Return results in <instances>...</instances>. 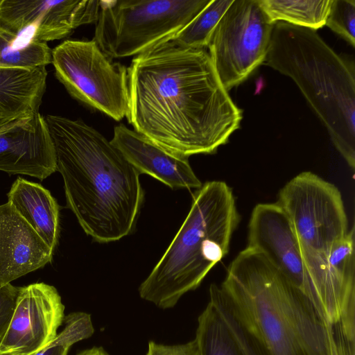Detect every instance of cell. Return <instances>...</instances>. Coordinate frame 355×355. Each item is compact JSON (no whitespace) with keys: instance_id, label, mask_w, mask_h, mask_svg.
Listing matches in <instances>:
<instances>
[{"instance_id":"6da1fadb","label":"cell","mask_w":355,"mask_h":355,"mask_svg":"<svg viewBox=\"0 0 355 355\" xmlns=\"http://www.w3.org/2000/svg\"><path fill=\"white\" fill-rule=\"evenodd\" d=\"M128 83V123L173 153H214L240 127L242 111L205 49L160 44L132 59Z\"/></svg>"},{"instance_id":"7a4b0ae2","label":"cell","mask_w":355,"mask_h":355,"mask_svg":"<svg viewBox=\"0 0 355 355\" xmlns=\"http://www.w3.org/2000/svg\"><path fill=\"white\" fill-rule=\"evenodd\" d=\"M45 117L67 205L98 243L131 234L144 198L140 173L101 133L83 121Z\"/></svg>"},{"instance_id":"3957f363","label":"cell","mask_w":355,"mask_h":355,"mask_svg":"<svg viewBox=\"0 0 355 355\" xmlns=\"http://www.w3.org/2000/svg\"><path fill=\"white\" fill-rule=\"evenodd\" d=\"M220 287L239 319L271 355H334L331 327L259 252L241 251Z\"/></svg>"},{"instance_id":"277c9868","label":"cell","mask_w":355,"mask_h":355,"mask_svg":"<svg viewBox=\"0 0 355 355\" xmlns=\"http://www.w3.org/2000/svg\"><path fill=\"white\" fill-rule=\"evenodd\" d=\"M263 63L294 81L354 170V61L336 53L316 31L278 21Z\"/></svg>"},{"instance_id":"5b68a950","label":"cell","mask_w":355,"mask_h":355,"mask_svg":"<svg viewBox=\"0 0 355 355\" xmlns=\"http://www.w3.org/2000/svg\"><path fill=\"white\" fill-rule=\"evenodd\" d=\"M239 220L232 189L225 182L202 184L178 232L140 284L141 298L162 309L174 307L228 253Z\"/></svg>"},{"instance_id":"8992f818","label":"cell","mask_w":355,"mask_h":355,"mask_svg":"<svg viewBox=\"0 0 355 355\" xmlns=\"http://www.w3.org/2000/svg\"><path fill=\"white\" fill-rule=\"evenodd\" d=\"M276 203L288 218L298 242L313 305L323 318L338 316L354 295L334 277L328 263L334 247L349 230L340 191L306 171L284 185Z\"/></svg>"},{"instance_id":"52a82bcc","label":"cell","mask_w":355,"mask_h":355,"mask_svg":"<svg viewBox=\"0 0 355 355\" xmlns=\"http://www.w3.org/2000/svg\"><path fill=\"white\" fill-rule=\"evenodd\" d=\"M211 0H101L94 40L112 59L171 41Z\"/></svg>"},{"instance_id":"ba28073f","label":"cell","mask_w":355,"mask_h":355,"mask_svg":"<svg viewBox=\"0 0 355 355\" xmlns=\"http://www.w3.org/2000/svg\"><path fill=\"white\" fill-rule=\"evenodd\" d=\"M58 80L91 110L121 121L129 109L128 68L114 62L92 40H67L52 49Z\"/></svg>"},{"instance_id":"9c48e42d","label":"cell","mask_w":355,"mask_h":355,"mask_svg":"<svg viewBox=\"0 0 355 355\" xmlns=\"http://www.w3.org/2000/svg\"><path fill=\"white\" fill-rule=\"evenodd\" d=\"M273 26L259 0H233L207 46L216 72L227 91L245 81L264 62Z\"/></svg>"},{"instance_id":"30bf717a","label":"cell","mask_w":355,"mask_h":355,"mask_svg":"<svg viewBox=\"0 0 355 355\" xmlns=\"http://www.w3.org/2000/svg\"><path fill=\"white\" fill-rule=\"evenodd\" d=\"M98 0H0V31L28 42H46L95 24Z\"/></svg>"},{"instance_id":"8fae6325","label":"cell","mask_w":355,"mask_h":355,"mask_svg":"<svg viewBox=\"0 0 355 355\" xmlns=\"http://www.w3.org/2000/svg\"><path fill=\"white\" fill-rule=\"evenodd\" d=\"M64 306L57 289L45 283L19 287L8 329L0 341V355H33L58 335Z\"/></svg>"},{"instance_id":"7c38bea8","label":"cell","mask_w":355,"mask_h":355,"mask_svg":"<svg viewBox=\"0 0 355 355\" xmlns=\"http://www.w3.org/2000/svg\"><path fill=\"white\" fill-rule=\"evenodd\" d=\"M247 247L261 253L312 303L298 242L288 218L277 203L254 207L248 225Z\"/></svg>"},{"instance_id":"4fadbf2b","label":"cell","mask_w":355,"mask_h":355,"mask_svg":"<svg viewBox=\"0 0 355 355\" xmlns=\"http://www.w3.org/2000/svg\"><path fill=\"white\" fill-rule=\"evenodd\" d=\"M0 171L41 180L57 171L54 144L39 112L0 132Z\"/></svg>"},{"instance_id":"5bb4252c","label":"cell","mask_w":355,"mask_h":355,"mask_svg":"<svg viewBox=\"0 0 355 355\" xmlns=\"http://www.w3.org/2000/svg\"><path fill=\"white\" fill-rule=\"evenodd\" d=\"M110 141L140 174H147L173 189H198L202 186L188 157L166 150L122 123L115 126Z\"/></svg>"},{"instance_id":"9a60e30c","label":"cell","mask_w":355,"mask_h":355,"mask_svg":"<svg viewBox=\"0 0 355 355\" xmlns=\"http://www.w3.org/2000/svg\"><path fill=\"white\" fill-rule=\"evenodd\" d=\"M53 251L10 202L0 205V288L44 267Z\"/></svg>"},{"instance_id":"2e32d148","label":"cell","mask_w":355,"mask_h":355,"mask_svg":"<svg viewBox=\"0 0 355 355\" xmlns=\"http://www.w3.org/2000/svg\"><path fill=\"white\" fill-rule=\"evenodd\" d=\"M18 214L54 250L59 237V205L41 184L18 178L7 194Z\"/></svg>"},{"instance_id":"e0dca14e","label":"cell","mask_w":355,"mask_h":355,"mask_svg":"<svg viewBox=\"0 0 355 355\" xmlns=\"http://www.w3.org/2000/svg\"><path fill=\"white\" fill-rule=\"evenodd\" d=\"M272 24L278 21L316 31L325 25L331 0H259Z\"/></svg>"},{"instance_id":"ac0fdd59","label":"cell","mask_w":355,"mask_h":355,"mask_svg":"<svg viewBox=\"0 0 355 355\" xmlns=\"http://www.w3.org/2000/svg\"><path fill=\"white\" fill-rule=\"evenodd\" d=\"M195 340L199 355H245L223 318L210 302L198 318Z\"/></svg>"},{"instance_id":"d6986e66","label":"cell","mask_w":355,"mask_h":355,"mask_svg":"<svg viewBox=\"0 0 355 355\" xmlns=\"http://www.w3.org/2000/svg\"><path fill=\"white\" fill-rule=\"evenodd\" d=\"M232 1L233 0H211L171 42L183 48L205 49L216 25Z\"/></svg>"},{"instance_id":"ffe728a7","label":"cell","mask_w":355,"mask_h":355,"mask_svg":"<svg viewBox=\"0 0 355 355\" xmlns=\"http://www.w3.org/2000/svg\"><path fill=\"white\" fill-rule=\"evenodd\" d=\"M209 302L218 311L234 336L245 355H271L266 347L243 325L234 313L220 286L211 284Z\"/></svg>"},{"instance_id":"44dd1931","label":"cell","mask_w":355,"mask_h":355,"mask_svg":"<svg viewBox=\"0 0 355 355\" xmlns=\"http://www.w3.org/2000/svg\"><path fill=\"white\" fill-rule=\"evenodd\" d=\"M64 326L60 333L46 347L33 355H67L70 347L94 333L91 315L82 311L73 312L64 317Z\"/></svg>"},{"instance_id":"7402d4cb","label":"cell","mask_w":355,"mask_h":355,"mask_svg":"<svg viewBox=\"0 0 355 355\" xmlns=\"http://www.w3.org/2000/svg\"><path fill=\"white\" fill-rule=\"evenodd\" d=\"M52 49L46 42H33L17 48L10 47L0 33V65L35 69L51 63Z\"/></svg>"},{"instance_id":"603a6c76","label":"cell","mask_w":355,"mask_h":355,"mask_svg":"<svg viewBox=\"0 0 355 355\" xmlns=\"http://www.w3.org/2000/svg\"><path fill=\"white\" fill-rule=\"evenodd\" d=\"M325 25L355 46V0H331Z\"/></svg>"},{"instance_id":"cb8c5ba5","label":"cell","mask_w":355,"mask_h":355,"mask_svg":"<svg viewBox=\"0 0 355 355\" xmlns=\"http://www.w3.org/2000/svg\"><path fill=\"white\" fill-rule=\"evenodd\" d=\"M19 287L8 284L0 288V341L10 325L15 308Z\"/></svg>"},{"instance_id":"d4e9b609","label":"cell","mask_w":355,"mask_h":355,"mask_svg":"<svg viewBox=\"0 0 355 355\" xmlns=\"http://www.w3.org/2000/svg\"><path fill=\"white\" fill-rule=\"evenodd\" d=\"M146 355H199L195 338L188 343L167 345L157 343L155 341L148 343Z\"/></svg>"},{"instance_id":"484cf974","label":"cell","mask_w":355,"mask_h":355,"mask_svg":"<svg viewBox=\"0 0 355 355\" xmlns=\"http://www.w3.org/2000/svg\"><path fill=\"white\" fill-rule=\"evenodd\" d=\"M77 355H109L108 353L100 347H94L92 348L84 350Z\"/></svg>"},{"instance_id":"4316f807","label":"cell","mask_w":355,"mask_h":355,"mask_svg":"<svg viewBox=\"0 0 355 355\" xmlns=\"http://www.w3.org/2000/svg\"><path fill=\"white\" fill-rule=\"evenodd\" d=\"M21 118L22 117L15 119H0V132L15 125Z\"/></svg>"},{"instance_id":"83f0119b","label":"cell","mask_w":355,"mask_h":355,"mask_svg":"<svg viewBox=\"0 0 355 355\" xmlns=\"http://www.w3.org/2000/svg\"><path fill=\"white\" fill-rule=\"evenodd\" d=\"M5 117L0 112V119H4Z\"/></svg>"},{"instance_id":"f1b7e54d","label":"cell","mask_w":355,"mask_h":355,"mask_svg":"<svg viewBox=\"0 0 355 355\" xmlns=\"http://www.w3.org/2000/svg\"><path fill=\"white\" fill-rule=\"evenodd\" d=\"M14 355H20V354H14Z\"/></svg>"}]
</instances>
